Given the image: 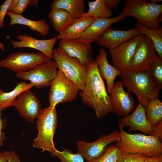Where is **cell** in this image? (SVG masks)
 <instances>
[{
	"mask_svg": "<svg viewBox=\"0 0 162 162\" xmlns=\"http://www.w3.org/2000/svg\"><path fill=\"white\" fill-rule=\"evenodd\" d=\"M79 94L85 104L93 109L98 119L114 112L109 95L94 60L87 67L86 84Z\"/></svg>",
	"mask_w": 162,
	"mask_h": 162,
	"instance_id": "cell-1",
	"label": "cell"
},
{
	"mask_svg": "<svg viewBox=\"0 0 162 162\" xmlns=\"http://www.w3.org/2000/svg\"><path fill=\"white\" fill-rule=\"evenodd\" d=\"M120 140L116 145L122 154L139 153L147 157L162 154V144L160 138L152 135L140 134H130L119 126Z\"/></svg>",
	"mask_w": 162,
	"mask_h": 162,
	"instance_id": "cell-2",
	"label": "cell"
},
{
	"mask_svg": "<svg viewBox=\"0 0 162 162\" xmlns=\"http://www.w3.org/2000/svg\"><path fill=\"white\" fill-rule=\"evenodd\" d=\"M119 75L128 92L134 93L145 108L151 100L158 98L159 90L148 70L122 73Z\"/></svg>",
	"mask_w": 162,
	"mask_h": 162,
	"instance_id": "cell-3",
	"label": "cell"
},
{
	"mask_svg": "<svg viewBox=\"0 0 162 162\" xmlns=\"http://www.w3.org/2000/svg\"><path fill=\"white\" fill-rule=\"evenodd\" d=\"M37 137L33 140L34 147L50 152L51 155L57 150L53 142V137L58 123L55 107L49 106L42 109L37 118Z\"/></svg>",
	"mask_w": 162,
	"mask_h": 162,
	"instance_id": "cell-4",
	"label": "cell"
},
{
	"mask_svg": "<svg viewBox=\"0 0 162 162\" xmlns=\"http://www.w3.org/2000/svg\"><path fill=\"white\" fill-rule=\"evenodd\" d=\"M162 13V4L144 0H126L121 13L135 17L137 22L147 28L156 29L160 27L157 19Z\"/></svg>",
	"mask_w": 162,
	"mask_h": 162,
	"instance_id": "cell-5",
	"label": "cell"
},
{
	"mask_svg": "<svg viewBox=\"0 0 162 162\" xmlns=\"http://www.w3.org/2000/svg\"><path fill=\"white\" fill-rule=\"evenodd\" d=\"M52 56L58 70L82 91L86 82L87 67L77 60L68 57L58 48L53 49Z\"/></svg>",
	"mask_w": 162,
	"mask_h": 162,
	"instance_id": "cell-6",
	"label": "cell"
},
{
	"mask_svg": "<svg viewBox=\"0 0 162 162\" xmlns=\"http://www.w3.org/2000/svg\"><path fill=\"white\" fill-rule=\"evenodd\" d=\"M50 60L41 52H19L10 54L6 58L0 60V67L20 73L31 70Z\"/></svg>",
	"mask_w": 162,
	"mask_h": 162,
	"instance_id": "cell-7",
	"label": "cell"
},
{
	"mask_svg": "<svg viewBox=\"0 0 162 162\" xmlns=\"http://www.w3.org/2000/svg\"><path fill=\"white\" fill-rule=\"evenodd\" d=\"M120 139L119 132L116 130L108 134L102 135L93 142L78 141L76 142L77 152L87 162H94L102 156L109 145L119 141Z\"/></svg>",
	"mask_w": 162,
	"mask_h": 162,
	"instance_id": "cell-8",
	"label": "cell"
},
{
	"mask_svg": "<svg viewBox=\"0 0 162 162\" xmlns=\"http://www.w3.org/2000/svg\"><path fill=\"white\" fill-rule=\"evenodd\" d=\"M50 86L49 101L50 106L53 107L59 103L74 100L80 90L58 70L56 76Z\"/></svg>",
	"mask_w": 162,
	"mask_h": 162,
	"instance_id": "cell-9",
	"label": "cell"
},
{
	"mask_svg": "<svg viewBox=\"0 0 162 162\" xmlns=\"http://www.w3.org/2000/svg\"><path fill=\"white\" fill-rule=\"evenodd\" d=\"M145 36L139 34L117 47L108 49L113 66L121 73L128 72L136 50Z\"/></svg>",
	"mask_w": 162,
	"mask_h": 162,
	"instance_id": "cell-10",
	"label": "cell"
},
{
	"mask_svg": "<svg viewBox=\"0 0 162 162\" xmlns=\"http://www.w3.org/2000/svg\"><path fill=\"white\" fill-rule=\"evenodd\" d=\"M58 70L54 61L50 60L28 71L16 74V77L30 81L37 88H43L50 86Z\"/></svg>",
	"mask_w": 162,
	"mask_h": 162,
	"instance_id": "cell-11",
	"label": "cell"
},
{
	"mask_svg": "<svg viewBox=\"0 0 162 162\" xmlns=\"http://www.w3.org/2000/svg\"><path fill=\"white\" fill-rule=\"evenodd\" d=\"M58 47L69 57L87 67L94 60L91 43L81 38L61 39Z\"/></svg>",
	"mask_w": 162,
	"mask_h": 162,
	"instance_id": "cell-12",
	"label": "cell"
},
{
	"mask_svg": "<svg viewBox=\"0 0 162 162\" xmlns=\"http://www.w3.org/2000/svg\"><path fill=\"white\" fill-rule=\"evenodd\" d=\"M123 86L121 80L117 81L114 83L109 95L114 112L122 118L129 115L135 106L134 98L130 93L125 91Z\"/></svg>",
	"mask_w": 162,
	"mask_h": 162,
	"instance_id": "cell-13",
	"label": "cell"
},
{
	"mask_svg": "<svg viewBox=\"0 0 162 162\" xmlns=\"http://www.w3.org/2000/svg\"><path fill=\"white\" fill-rule=\"evenodd\" d=\"M12 106L16 109L21 117L32 123L38 118L42 110L38 98L30 89L20 94Z\"/></svg>",
	"mask_w": 162,
	"mask_h": 162,
	"instance_id": "cell-14",
	"label": "cell"
},
{
	"mask_svg": "<svg viewBox=\"0 0 162 162\" xmlns=\"http://www.w3.org/2000/svg\"><path fill=\"white\" fill-rule=\"evenodd\" d=\"M155 52L152 41L145 36L136 50L127 72L148 70L151 63L158 56Z\"/></svg>",
	"mask_w": 162,
	"mask_h": 162,
	"instance_id": "cell-15",
	"label": "cell"
},
{
	"mask_svg": "<svg viewBox=\"0 0 162 162\" xmlns=\"http://www.w3.org/2000/svg\"><path fill=\"white\" fill-rule=\"evenodd\" d=\"M146 108L139 102L134 111L130 115L118 118V125L130 127L129 132L139 130L145 134L152 135L153 126L147 120L146 113Z\"/></svg>",
	"mask_w": 162,
	"mask_h": 162,
	"instance_id": "cell-16",
	"label": "cell"
},
{
	"mask_svg": "<svg viewBox=\"0 0 162 162\" xmlns=\"http://www.w3.org/2000/svg\"><path fill=\"white\" fill-rule=\"evenodd\" d=\"M16 38L19 41L10 40V44L14 48H32L40 51L50 59L53 58V47L58 40L57 37L48 39L39 40L26 34H20Z\"/></svg>",
	"mask_w": 162,
	"mask_h": 162,
	"instance_id": "cell-17",
	"label": "cell"
},
{
	"mask_svg": "<svg viewBox=\"0 0 162 162\" xmlns=\"http://www.w3.org/2000/svg\"><path fill=\"white\" fill-rule=\"evenodd\" d=\"M141 34L136 28L123 31L115 30L111 27L98 38L96 42L98 46L111 49Z\"/></svg>",
	"mask_w": 162,
	"mask_h": 162,
	"instance_id": "cell-18",
	"label": "cell"
},
{
	"mask_svg": "<svg viewBox=\"0 0 162 162\" xmlns=\"http://www.w3.org/2000/svg\"><path fill=\"white\" fill-rule=\"evenodd\" d=\"M126 17V16L120 13L113 18H97L88 27L81 38L90 43L96 41L112 24L123 20Z\"/></svg>",
	"mask_w": 162,
	"mask_h": 162,
	"instance_id": "cell-19",
	"label": "cell"
},
{
	"mask_svg": "<svg viewBox=\"0 0 162 162\" xmlns=\"http://www.w3.org/2000/svg\"><path fill=\"white\" fill-rule=\"evenodd\" d=\"M107 57L106 51L104 49L101 48L94 60L100 76L103 79L106 81L107 92L110 94L115 80L117 76L120 75L121 72L109 63Z\"/></svg>",
	"mask_w": 162,
	"mask_h": 162,
	"instance_id": "cell-20",
	"label": "cell"
},
{
	"mask_svg": "<svg viewBox=\"0 0 162 162\" xmlns=\"http://www.w3.org/2000/svg\"><path fill=\"white\" fill-rule=\"evenodd\" d=\"M97 18L81 16L73 20L71 24L59 33L58 39L71 40L81 38L87 29Z\"/></svg>",
	"mask_w": 162,
	"mask_h": 162,
	"instance_id": "cell-21",
	"label": "cell"
},
{
	"mask_svg": "<svg viewBox=\"0 0 162 162\" xmlns=\"http://www.w3.org/2000/svg\"><path fill=\"white\" fill-rule=\"evenodd\" d=\"M7 14L10 19L9 26L17 24L26 26L31 30L38 32L42 36H46L49 32L50 26L44 19L31 20L25 17L22 15L15 14L8 11Z\"/></svg>",
	"mask_w": 162,
	"mask_h": 162,
	"instance_id": "cell-22",
	"label": "cell"
},
{
	"mask_svg": "<svg viewBox=\"0 0 162 162\" xmlns=\"http://www.w3.org/2000/svg\"><path fill=\"white\" fill-rule=\"evenodd\" d=\"M83 0H54L50 6L51 10L58 8L68 12L74 20L81 16L85 13Z\"/></svg>",
	"mask_w": 162,
	"mask_h": 162,
	"instance_id": "cell-23",
	"label": "cell"
},
{
	"mask_svg": "<svg viewBox=\"0 0 162 162\" xmlns=\"http://www.w3.org/2000/svg\"><path fill=\"white\" fill-rule=\"evenodd\" d=\"M48 18L54 28L59 33L70 26L74 20L68 12L58 8L51 10Z\"/></svg>",
	"mask_w": 162,
	"mask_h": 162,
	"instance_id": "cell-24",
	"label": "cell"
},
{
	"mask_svg": "<svg viewBox=\"0 0 162 162\" xmlns=\"http://www.w3.org/2000/svg\"><path fill=\"white\" fill-rule=\"evenodd\" d=\"M33 86L31 83L27 84L22 82L17 83L14 88L10 92H5L0 89V106L5 108L12 106L16 98L24 91Z\"/></svg>",
	"mask_w": 162,
	"mask_h": 162,
	"instance_id": "cell-25",
	"label": "cell"
},
{
	"mask_svg": "<svg viewBox=\"0 0 162 162\" xmlns=\"http://www.w3.org/2000/svg\"><path fill=\"white\" fill-rule=\"evenodd\" d=\"M136 28L141 34L148 38L152 41L157 55L162 58V28L156 29L147 28L137 21L135 24Z\"/></svg>",
	"mask_w": 162,
	"mask_h": 162,
	"instance_id": "cell-26",
	"label": "cell"
},
{
	"mask_svg": "<svg viewBox=\"0 0 162 162\" xmlns=\"http://www.w3.org/2000/svg\"><path fill=\"white\" fill-rule=\"evenodd\" d=\"M88 10L81 16H92L96 18L108 19L110 18L112 14L111 10L105 6L104 0H96L88 2Z\"/></svg>",
	"mask_w": 162,
	"mask_h": 162,
	"instance_id": "cell-27",
	"label": "cell"
},
{
	"mask_svg": "<svg viewBox=\"0 0 162 162\" xmlns=\"http://www.w3.org/2000/svg\"><path fill=\"white\" fill-rule=\"evenodd\" d=\"M146 113L152 126L162 121V103L158 98L149 102L146 108Z\"/></svg>",
	"mask_w": 162,
	"mask_h": 162,
	"instance_id": "cell-28",
	"label": "cell"
},
{
	"mask_svg": "<svg viewBox=\"0 0 162 162\" xmlns=\"http://www.w3.org/2000/svg\"><path fill=\"white\" fill-rule=\"evenodd\" d=\"M148 71L152 75L159 90L162 88V58L158 56L151 64Z\"/></svg>",
	"mask_w": 162,
	"mask_h": 162,
	"instance_id": "cell-29",
	"label": "cell"
},
{
	"mask_svg": "<svg viewBox=\"0 0 162 162\" xmlns=\"http://www.w3.org/2000/svg\"><path fill=\"white\" fill-rule=\"evenodd\" d=\"M122 152L116 145L108 146L102 156L94 162H118Z\"/></svg>",
	"mask_w": 162,
	"mask_h": 162,
	"instance_id": "cell-30",
	"label": "cell"
},
{
	"mask_svg": "<svg viewBox=\"0 0 162 162\" xmlns=\"http://www.w3.org/2000/svg\"><path fill=\"white\" fill-rule=\"evenodd\" d=\"M52 156L59 158L61 162H84V158L79 152L74 153L66 148L62 151L57 150Z\"/></svg>",
	"mask_w": 162,
	"mask_h": 162,
	"instance_id": "cell-31",
	"label": "cell"
},
{
	"mask_svg": "<svg viewBox=\"0 0 162 162\" xmlns=\"http://www.w3.org/2000/svg\"><path fill=\"white\" fill-rule=\"evenodd\" d=\"M38 5V0H19L16 7L9 12L15 14L22 15L27 7L34 5L37 8Z\"/></svg>",
	"mask_w": 162,
	"mask_h": 162,
	"instance_id": "cell-32",
	"label": "cell"
},
{
	"mask_svg": "<svg viewBox=\"0 0 162 162\" xmlns=\"http://www.w3.org/2000/svg\"><path fill=\"white\" fill-rule=\"evenodd\" d=\"M147 158L140 154L128 153L122 154L118 162H144Z\"/></svg>",
	"mask_w": 162,
	"mask_h": 162,
	"instance_id": "cell-33",
	"label": "cell"
},
{
	"mask_svg": "<svg viewBox=\"0 0 162 162\" xmlns=\"http://www.w3.org/2000/svg\"><path fill=\"white\" fill-rule=\"evenodd\" d=\"M13 0H5L0 6V28L4 27V17Z\"/></svg>",
	"mask_w": 162,
	"mask_h": 162,
	"instance_id": "cell-34",
	"label": "cell"
},
{
	"mask_svg": "<svg viewBox=\"0 0 162 162\" xmlns=\"http://www.w3.org/2000/svg\"><path fill=\"white\" fill-rule=\"evenodd\" d=\"M5 109V108L0 106V146L3 145V141L6 139L5 133L2 131L4 129L6 125V120L2 118V111Z\"/></svg>",
	"mask_w": 162,
	"mask_h": 162,
	"instance_id": "cell-35",
	"label": "cell"
},
{
	"mask_svg": "<svg viewBox=\"0 0 162 162\" xmlns=\"http://www.w3.org/2000/svg\"><path fill=\"white\" fill-rule=\"evenodd\" d=\"M3 153L8 162H20V157L14 151H6Z\"/></svg>",
	"mask_w": 162,
	"mask_h": 162,
	"instance_id": "cell-36",
	"label": "cell"
},
{
	"mask_svg": "<svg viewBox=\"0 0 162 162\" xmlns=\"http://www.w3.org/2000/svg\"><path fill=\"white\" fill-rule=\"evenodd\" d=\"M153 126L154 133L152 135L159 137L162 141V121Z\"/></svg>",
	"mask_w": 162,
	"mask_h": 162,
	"instance_id": "cell-37",
	"label": "cell"
},
{
	"mask_svg": "<svg viewBox=\"0 0 162 162\" xmlns=\"http://www.w3.org/2000/svg\"><path fill=\"white\" fill-rule=\"evenodd\" d=\"M121 1V0H104L105 6L110 10L112 9H116Z\"/></svg>",
	"mask_w": 162,
	"mask_h": 162,
	"instance_id": "cell-38",
	"label": "cell"
},
{
	"mask_svg": "<svg viewBox=\"0 0 162 162\" xmlns=\"http://www.w3.org/2000/svg\"><path fill=\"white\" fill-rule=\"evenodd\" d=\"M144 162H162V154L156 156L147 157Z\"/></svg>",
	"mask_w": 162,
	"mask_h": 162,
	"instance_id": "cell-39",
	"label": "cell"
},
{
	"mask_svg": "<svg viewBox=\"0 0 162 162\" xmlns=\"http://www.w3.org/2000/svg\"><path fill=\"white\" fill-rule=\"evenodd\" d=\"M19 1V0H13L9 6L8 11H10L14 8L17 5Z\"/></svg>",
	"mask_w": 162,
	"mask_h": 162,
	"instance_id": "cell-40",
	"label": "cell"
},
{
	"mask_svg": "<svg viewBox=\"0 0 162 162\" xmlns=\"http://www.w3.org/2000/svg\"><path fill=\"white\" fill-rule=\"evenodd\" d=\"M0 162H8L3 152H0Z\"/></svg>",
	"mask_w": 162,
	"mask_h": 162,
	"instance_id": "cell-41",
	"label": "cell"
},
{
	"mask_svg": "<svg viewBox=\"0 0 162 162\" xmlns=\"http://www.w3.org/2000/svg\"><path fill=\"white\" fill-rule=\"evenodd\" d=\"M0 49L3 51H5V47L4 44L2 42H0Z\"/></svg>",
	"mask_w": 162,
	"mask_h": 162,
	"instance_id": "cell-42",
	"label": "cell"
},
{
	"mask_svg": "<svg viewBox=\"0 0 162 162\" xmlns=\"http://www.w3.org/2000/svg\"><path fill=\"white\" fill-rule=\"evenodd\" d=\"M162 20V15L160 14L158 17L157 21L159 23L160 22H161Z\"/></svg>",
	"mask_w": 162,
	"mask_h": 162,
	"instance_id": "cell-43",
	"label": "cell"
},
{
	"mask_svg": "<svg viewBox=\"0 0 162 162\" xmlns=\"http://www.w3.org/2000/svg\"><path fill=\"white\" fill-rule=\"evenodd\" d=\"M150 1L152 3H156L158 2L162 1V0H151Z\"/></svg>",
	"mask_w": 162,
	"mask_h": 162,
	"instance_id": "cell-44",
	"label": "cell"
}]
</instances>
